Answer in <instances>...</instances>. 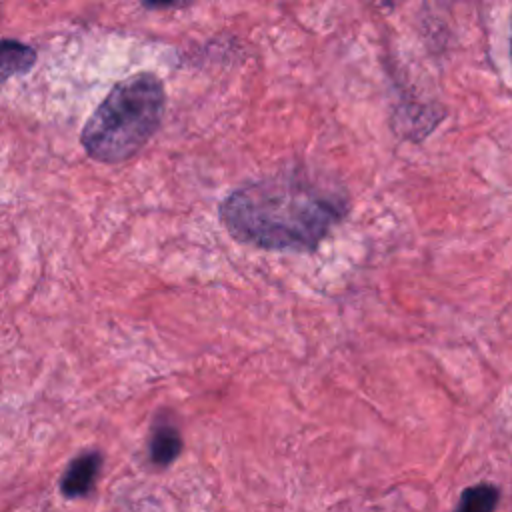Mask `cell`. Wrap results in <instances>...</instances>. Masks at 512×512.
Wrapping results in <instances>:
<instances>
[{
	"label": "cell",
	"mask_w": 512,
	"mask_h": 512,
	"mask_svg": "<svg viewBox=\"0 0 512 512\" xmlns=\"http://www.w3.org/2000/svg\"><path fill=\"white\" fill-rule=\"evenodd\" d=\"M344 212L340 194L300 174L266 176L220 204L230 236L266 250H314Z\"/></svg>",
	"instance_id": "1"
},
{
	"label": "cell",
	"mask_w": 512,
	"mask_h": 512,
	"mask_svg": "<svg viewBox=\"0 0 512 512\" xmlns=\"http://www.w3.org/2000/svg\"><path fill=\"white\" fill-rule=\"evenodd\" d=\"M166 94L156 74L138 72L120 80L86 120L80 142L98 162L132 158L160 128Z\"/></svg>",
	"instance_id": "2"
},
{
	"label": "cell",
	"mask_w": 512,
	"mask_h": 512,
	"mask_svg": "<svg viewBox=\"0 0 512 512\" xmlns=\"http://www.w3.org/2000/svg\"><path fill=\"white\" fill-rule=\"evenodd\" d=\"M102 466V456L98 452H84L74 458L60 480V490L68 498L84 496L92 490L96 476Z\"/></svg>",
	"instance_id": "3"
},
{
	"label": "cell",
	"mask_w": 512,
	"mask_h": 512,
	"mask_svg": "<svg viewBox=\"0 0 512 512\" xmlns=\"http://www.w3.org/2000/svg\"><path fill=\"white\" fill-rule=\"evenodd\" d=\"M36 58L32 46L14 38H0V82L32 70Z\"/></svg>",
	"instance_id": "4"
},
{
	"label": "cell",
	"mask_w": 512,
	"mask_h": 512,
	"mask_svg": "<svg viewBox=\"0 0 512 512\" xmlns=\"http://www.w3.org/2000/svg\"><path fill=\"white\" fill-rule=\"evenodd\" d=\"M182 450V438L180 432L170 424H160L150 442V458L158 466H168L176 460V456Z\"/></svg>",
	"instance_id": "5"
},
{
	"label": "cell",
	"mask_w": 512,
	"mask_h": 512,
	"mask_svg": "<svg viewBox=\"0 0 512 512\" xmlns=\"http://www.w3.org/2000/svg\"><path fill=\"white\" fill-rule=\"evenodd\" d=\"M500 490L494 484L480 482L468 486L458 500V506L454 512H494L498 504Z\"/></svg>",
	"instance_id": "6"
}]
</instances>
